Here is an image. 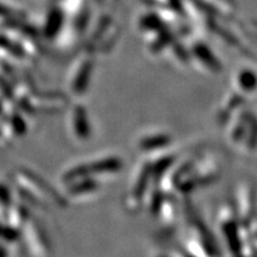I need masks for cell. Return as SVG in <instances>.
<instances>
[{"label": "cell", "instance_id": "6da1fadb", "mask_svg": "<svg viewBox=\"0 0 257 257\" xmlns=\"http://www.w3.org/2000/svg\"><path fill=\"white\" fill-rule=\"evenodd\" d=\"M124 167V161L119 155L115 154H104V155L95 156L86 162L78 163L72 167L64 174L66 182L72 181L82 176H94L100 179L102 176H111L120 173Z\"/></svg>", "mask_w": 257, "mask_h": 257}, {"label": "cell", "instance_id": "7a4b0ae2", "mask_svg": "<svg viewBox=\"0 0 257 257\" xmlns=\"http://www.w3.org/2000/svg\"><path fill=\"white\" fill-rule=\"evenodd\" d=\"M154 182L155 178H154L152 166L147 160L143 161L137 166L130 179V185L125 197V207L127 211L136 213L142 208Z\"/></svg>", "mask_w": 257, "mask_h": 257}, {"label": "cell", "instance_id": "3957f363", "mask_svg": "<svg viewBox=\"0 0 257 257\" xmlns=\"http://www.w3.org/2000/svg\"><path fill=\"white\" fill-rule=\"evenodd\" d=\"M255 188L248 180H242L234 189L232 211L240 224L245 225L253 219L255 214Z\"/></svg>", "mask_w": 257, "mask_h": 257}, {"label": "cell", "instance_id": "277c9868", "mask_svg": "<svg viewBox=\"0 0 257 257\" xmlns=\"http://www.w3.org/2000/svg\"><path fill=\"white\" fill-rule=\"evenodd\" d=\"M172 146L173 136L166 131H149L141 135L137 140V149L147 155L167 152Z\"/></svg>", "mask_w": 257, "mask_h": 257}, {"label": "cell", "instance_id": "5b68a950", "mask_svg": "<svg viewBox=\"0 0 257 257\" xmlns=\"http://www.w3.org/2000/svg\"><path fill=\"white\" fill-rule=\"evenodd\" d=\"M72 131L78 140L87 141L92 136V125L89 119L88 111L85 106L76 105L72 111L70 117Z\"/></svg>", "mask_w": 257, "mask_h": 257}, {"label": "cell", "instance_id": "8992f818", "mask_svg": "<svg viewBox=\"0 0 257 257\" xmlns=\"http://www.w3.org/2000/svg\"><path fill=\"white\" fill-rule=\"evenodd\" d=\"M244 101V95L237 94V93H232L231 95H226V98L224 99L221 105L219 106L217 112V119L221 125L226 124V121L229 120V118L237 110H239L240 107H243Z\"/></svg>", "mask_w": 257, "mask_h": 257}]
</instances>
